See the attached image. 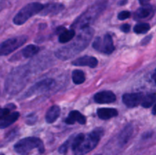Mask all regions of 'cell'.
I'll list each match as a JSON object with an SVG mask.
<instances>
[{
	"instance_id": "obj_7",
	"label": "cell",
	"mask_w": 156,
	"mask_h": 155,
	"mask_svg": "<svg viewBox=\"0 0 156 155\" xmlns=\"http://www.w3.org/2000/svg\"><path fill=\"white\" fill-rule=\"evenodd\" d=\"M92 46L94 50L105 54H111L114 50L112 36L110 34L105 35L103 37L101 36L97 37L94 40Z\"/></svg>"
},
{
	"instance_id": "obj_9",
	"label": "cell",
	"mask_w": 156,
	"mask_h": 155,
	"mask_svg": "<svg viewBox=\"0 0 156 155\" xmlns=\"http://www.w3.org/2000/svg\"><path fill=\"white\" fill-rule=\"evenodd\" d=\"M143 94L142 93H129L123 96V102L126 106L129 108L135 107L140 104L143 100Z\"/></svg>"
},
{
	"instance_id": "obj_27",
	"label": "cell",
	"mask_w": 156,
	"mask_h": 155,
	"mask_svg": "<svg viewBox=\"0 0 156 155\" xmlns=\"http://www.w3.org/2000/svg\"><path fill=\"white\" fill-rule=\"evenodd\" d=\"M120 30L123 32H124V33H128V32L130 30V25L127 24H123V25H122L121 27H120Z\"/></svg>"
},
{
	"instance_id": "obj_13",
	"label": "cell",
	"mask_w": 156,
	"mask_h": 155,
	"mask_svg": "<svg viewBox=\"0 0 156 155\" xmlns=\"http://www.w3.org/2000/svg\"><path fill=\"white\" fill-rule=\"evenodd\" d=\"M66 123L69 125L74 124L75 122H78L79 124H85L86 122V118L82 114H81L80 112L77 110H73L69 112L68 117L65 120Z\"/></svg>"
},
{
	"instance_id": "obj_2",
	"label": "cell",
	"mask_w": 156,
	"mask_h": 155,
	"mask_svg": "<svg viewBox=\"0 0 156 155\" xmlns=\"http://www.w3.org/2000/svg\"><path fill=\"white\" fill-rule=\"evenodd\" d=\"M107 5L108 0H98L94 4H93L79 18H77V19L72 24V28L73 30H81L84 27H89L106 9Z\"/></svg>"
},
{
	"instance_id": "obj_3",
	"label": "cell",
	"mask_w": 156,
	"mask_h": 155,
	"mask_svg": "<svg viewBox=\"0 0 156 155\" xmlns=\"http://www.w3.org/2000/svg\"><path fill=\"white\" fill-rule=\"evenodd\" d=\"M104 134V129L98 128L90 132L82 140L81 144L73 150L75 155H85L93 150L98 144Z\"/></svg>"
},
{
	"instance_id": "obj_10",
	"label": "cell",
	"mask_w": 156,
	"mask_h": 155,
	"mask_svg": "<svg viewBox=\"0 0 156 155\" xmlns=\"http://www.w3.org/2000/svg\"><path fill=\"white\" fill-rule=\"evenodd\" d=\"M116 95L110 91H104L97 93L94 100L98 103H111L116 100Z\"/></svg>"
},
{
	"instance_id": "obj_24",
	"label": "cell",
	"mask_w": 156,
	"mask_h": 155,
	"mask_svg": "<svg viewBox=\"0 0 156 155\" xmlns=\"http://www.w3.org/2000/svg\"><path fill=\"white\" fill-rule=\"evenodd\" d=\"M70 141H71V139H69L68 141H66L65 143H63V144H62V145L59 147V153H65L67 151V150H68V148H69V144H72V142L70 143Z\"/></svg>"
},
{
	"instance_id": "obj_15",
	"label": "cell",
	"mask_w": 156,
	"mask_h": 155,
	"mask_svg": "<svg viewBox=\"0 0 156 155\" xmlns=\"http://www.w3.org/2000/svg\"><path fill=\"white\" fill-rule=\"evenodd\" d=\"M97 112L99 118L104 120L109 119L118 115L117 110L114 108H100L98 109Z\"/></svg>"
},
{
	"instance_id": "obj_25",
	"label": "cell",
	"mask_w": 156,
	"mask_h": 155,
	"mask_svg": "<svg viewBox=\"0 0 156 155\" xmlns=\"http://www.w3.org/2000/svg\"><path fill=\"white\" fill-rule=\"evenodd\" d=\"M130 12H128V11H123V12H120L118 14V19L123 21V20H126L127 18H129L130 17Z\"/></svg>"
},
{
	"instance_id": "obj_29",
	"label": "cell",
	"mask_w": 156,
	"mask_h": 155,
	"mask_svg": "<svg viewBox=\"0 0 156 155\" xmlns=\"http://www.w3.org/2000/svg\"><path fill=\"white\" fill-rule=\"evenodd\" d=\"M140 2V4L143 5H148V3H149V2L150 1V0H139Z\"/></svg>"
},
{
	"instance_id": "obj_18",
	"label": "cell",
	"mask_w": 156,
	"mask_h": 155,
	"mask_svg": "<svg viewBox=\"0 0 156 155\" xmlns=\"http://www.w3.org/2000/svg\"><path fill=\"white\" fill-rule=\"evenodd\" d=\"M19 115V112H12L11 114L9 113L0 121V129H5V128L10 126L11 125H12L18 120Z\"/></svg>"
},
{
	"instance_id": "obj_12",
	"label": "cell",
	"mask_w": 156,
	"mask_h": 155,
	"mask_svg": "<svg viewBox=\"0 0 156 155\" xmlns=\"http://www.w3.org/2000/svg\"><path fill=\"white\" fill-rule=\"evenodd\" d=\"M133 128L131 125H127L120 132L118 136V143L120 146H124L132 137Z\"/></svg>"
},
{
	"instance_id": "obj_5",
	"label": "cell",
	"mask_w": 156,
	"mask_h": 155,
	"mask_svg": "<svg viewBox=\"0 0 156 155\" xmlns=\"http://www.w3.org/2000/svg\"><path fill=\"white\" fill-rule=\"evenodd\" d=\"M44 7V5L39 2H32L27 4V5L22 8L15 15L13 19L14 24H17V25H21V24H24L29 18L40 13L43 10Z\"/></svg>"
},
{
	"instance_id": "obj_30",
	"label": "cell",
	"mask_w": 156,
	"mask_h": 155,
	"mask_svg": "<svg viewBox=\"0 0 156 155\" xmlns=\"http://www.w3.org/2000/svg\"><path fill=\"white\" fill-rule=\"evenodd\" d=\"M152 113L154 115H156V103L155 104V106H153V109H152Z\"/></svg>"
},
{
	"instance_id": "obj_26",
	"label": "cell",
	"mask_w": 156,
	"mask_h": 155,
	"mask_svg": "<svg viewBox=\"0 0 156 155\" xmlns=\"http://www.w3.org/2000/svg\"><path fill=\"white\" fill-rule=\"evenodd\" d=\"M10 113V109L9 108H0V121L7 115Z\"/></svg>"
},
{
	"instance_id": "obj_28",
	"label": "cell",
	"mask_w": 156,
	"mask_h": 155,
	"mask_svg": "<svg viewBox=\"0 0 156 155\" xmlns=\"http://www.w3.org/2000/svg\"><path fill=\"white\" fill-rule=\"evenodd\" d=\"M151 39H152V36H146L145 39L143 40V41H142V44H143V45H146L147 43H149Z\"/></svg>"
},
{
	"instance_id": "obj_19",
	"label": "cell",
	"mask_w": 156,
	"mask_h": 155,
	"mask_svg": "<svg viewBox=\"0 0 156 155\" xmlns=\"http://www.w3.org/2000/svg\"><path fill=\"white\" fill-rule=\"evenodd\" d=\"M152 12V7L149 5H145L143 7L140 8L136 12H135L136 19H143L149 17Z\"/></svg>"
},
{
	"instance_id": "obj_16",
	"label": "cell",
	"mask_w": 156,
	"mask_h": 155,
	"mask_svg": "<svg viewBox=\"0 0 156 155\" xmlns=\"http://www.w3.org/2000/svg\"><path fill=\"white\" fill-rule=\"evenodd\" d=\"M64 6L62 4H57V3H53V4H48L47 5H44V9L40 13L43 15H49V14H57L63 10Z\"/></svg>"
},
{
	"instance_id": "obj_20",
	"label": "cell",
	"mask_w": 156,
	"mask_h": 155,
	"mask_svg": "<svg viewBox=\"0 0 156 155\" xmlns=\"http://www.w3.org/2000/svg\"><path fill=\"white\" fill-rule=\"evenodd\" d=\"M40 51V48L35 45H28L23 49L22 55L25 58L33 57Z\"/></svg>"
},
{
	"instance_id": "obj_8",
	"label": "cell",
	"mask_w": 156,
	"mask_h": 155,
	"mask_svg": "<svg viewBox=\"0 0 156 155\" xmlns=\"http://www.w3.org/2000/svg\"><path fill=\"white\" fill-rule=\"evenodd\" d=\"M53 80L51 78H46L42 81H40L39 82H37V83L35 84L34 85H33V86L24 94V97H30V96H33L34 95V94L44 92V91L48 90L49 88L53 85Z\"/></svg>"
},
{
	"instance_id": "obj_31",
	"label": "cell",
	"mask_w": 156,
	"mask_h": 155,
	"mask_svg": "<svg viewBox=\"0 0 156 155\" xmlns=\"http://www.w3.org/2000/svg\"><path fill=\"white\" fill-rule=\"evenodd\" d=\"M152 78H153V80L155 81V82L156 83V69H155V72H154V74H152Z\"/></svg>"
},
{
	"instance_id": "obj_1",
	"label": "cell",
	"mask_w": 156,
	"mask_h": 155,
	"mask_svg": "<svg viewBox=\"0 0 156 155\" xmlns=\"http://www.w3.org/2000/svg\"><path fill=\"white\" fill-rule=\"evenodd\" d=\"M94 33V30L90 27L81 29L79 34L72 40L73 42L56 50L55 55L58 59L62 60H67L75 57L88 46Z\"/></svg>"
},
{
	"instance_id": "obj_17",
	"label": "cell",
	"mask_w": 156,
	"mask_h": 155,
	"mask_svg": "<svg viewBox=\"0 0 156 155\" xmlns=\"http://www.w3.org/2000/svg\"><path fill=\"white\" fill-rule=\"evenodd\" d=\"M60 114V108L57 105L52 106L46 114V121L48 123H53L56 121Z\"/></svg>"
},
{
	"instance_id": "obj_23",
	"label": "cell",
	"mask_w": 156,
	"mask_h": 155,
	"mask_svg": "<svg viewBox=\"0 0 156 155\" xmlns=\"http://www.w3.org/2000/svg\"><path fill=\"white\" fill-rule=\"evenodd\" d=\"M150 29V25L148 23H140L134 27V31L136 33H146Z\"/></svg>"
},
{
	"instance_id": "obj_21",
	"label": "cell",
	"mask_w": 156,
	"mask_h": 155,
	"mask_svg": "<svg viewBox=\"0 0 156 155\" xmlns=\"http://www.w3.org/2000/svg\"><path fill=\"white\" fill-rule=\"evenodd\" d=\"M156 102V94L154 93L149 94L143 97L141 105L145 108H149L152 106Z\"/></svg>"
},
{
	"instance_id": "obj_14",
	"label": "cell",
	"mask_w": 156,
	"mask_h": 155,
	"mask_svg": "<svg viewBox=\"0 0 156 155\" xmlns=\"http://www.w3.org/2000/svg\"><path fill=\"white\" fill-rule=\"evenodd\" d=\"M59 31V41L62 43L69 42L70 40L74 38L76 36V30L71 29V30H66L63 27L58 28Z\"/></svg>"
},
{
	"instance_id": "obj_11",
	"label": "cell",
	"mask_w": 156,
	"mask_h": 155,
	"mask_svg": "<svg viewBox=\"0 0 156 155\" xmlns=\"http://www.w3.org/2000/svg\"><path fill=\"white\" fill-rule=\"evenodd\" d=\"M98 61L95 57L89 56H85L78 58L72 62V64L76 66H88L90 68H95L98 65Z\"/></svg>"
},
{
	"instance_id": "obj_22",
	"label": "cell",
	"mask_w": 156,
	"mask_h": 155,
	"mask_svg": "<svg viewBox=\"0 0 156 155\" xmlns=\"http://www.w3.org/2000/svg\"><path fill=\"white\" fill-rule=\"evenodd\" d=\"M85 81V74L81 70H75L73 72V81L76 84H81Z\"/></svg>"
},
{
	"instance_id": "obj_32",
	"label": "cell",
	"mask_w": 156,
	"mask_h": 155,
	"mask_svg": "<svg viewBox=\"0 0 156 155\" xmlns=\"http://www.w3.org/2000/svg\"><path fill=\"white\" fill-rule=\"evenodd\" d=\"M0 155H5L4 153H0Z\"/></svg>"
},
{
	"instance_id": "obj_4",
	"label": "cell",
	"mask_w": 156,
	"mask_h": 155,
	"mask_svg": "<svg viewBox=\"0 0 156 155\" xmlns=\"http://www.w3.org/2000/svg\"><path fill=\"white\" fill-rule=\"evenodd\" d=\"M14 149L20 155H27L34 149H37L40 153H44V146L40 138L29 137L18 141L14 146Z\"/></svg>"
},
{
	"instance_id": "obj_6",
	"label": "cell",
	"mask_w": 156,
	"mask_h": 155,
	"mask_svg": "<svg viewBox=\"0 0 156 155\" xmlns=\"http://www.w3.org/2000/svg\"><path fill=\"white\" fill-rule=\"evenodd\" d=\"M27 40V36H19L10 38L0 44V56H7L21 47Z\"/></svg>"
}]
</instances>
